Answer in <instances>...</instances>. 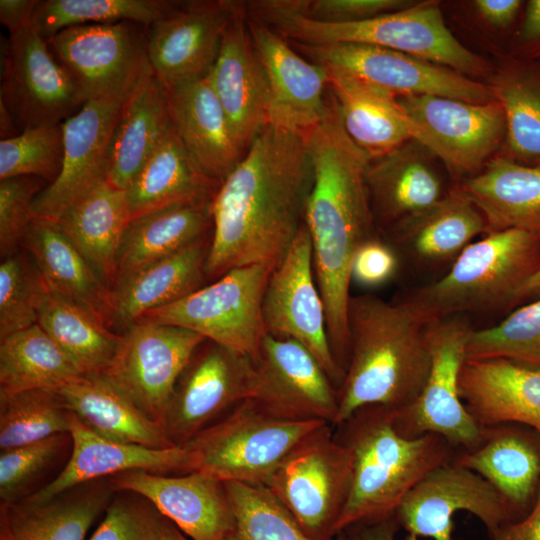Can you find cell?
Here are the masks:
<instances>
[{"mask_svg": "<svg viewBox=\"0 0 540 540\" xmlns=\"http://www.w3.org/2000/svg\"><path fill=\"white\" fill-rule=\"evenodd\" d=\"M352 462V483L335 533L395 515L404 497L425 476L452 461L455 449L437 434L400 435L393 410L364 406L334 428Z\"/></svg>", "mask_w": 540, "mask_h": 540, "instance_id": "cell-4", "label": "cell"}, {"mask_svg": "<svg viewBox=\"0 0 540 540\" xmlns=\"http://www.w3.org/2000/svg\"><path fill=\"white\" fill-rule=\"evenodd\" d=\"M171 126L166 87L151 72L123 104L111 137L107 181L126 190Z\"/></svg>", "mask_w": 540, "mask_h": 540, "instance_id": "cell-37", "label": "cell"}, {"mask_svg": "<svg viewBox=\"0 0 540 540\" xmlns=\"http://www.w3.org/2000/svg\"><path fill=\"white\" fill-rule=\"evenodd\" d=\"M115 493L109 478H102L44 502L1 503L0 540H84Z\"/></svg>", "mask_w": 540, "mask_h": 540, "instance_id": "cell-31", "label": "cell"}, {"mask_svg": "<svg viewBox=\"0 0 540 540\" xmlns=\"http://www.w3.org/2000/svg\"><path fill=\"white\" fill-rule=\"evenodd\" d=\"M63 157L62 123L25 130L0 141V180L33 176L49 185L59 176Z\"/></svg>", "mask_w": 540, "mask_h": 540, "instance_id": "cell-49", "label": "cell"}, {"mask_svg": "<svg viewBox=\"0 0 540 540\" xmlns=\"http://www.w3.org/2000/svg\"><path fill=\"white\" fill-rule=\"evenodd\" d=\"M412 136L460 183L477 174L503 145L501 104L470 103L435 95L397 97Z\"/></svg>", "mask_w": 540, "mask_h": 540, "instance_id": "cell-10", "label": "cell"}, {"mask_svg": "<svg viewBox=\"0 0 540 540\" xmlns=\"http://www.w3.org/2000/svg\"><path fill=\"white\" fill-rule=\"evenodd\" d=\"M312 184L304 133L267 124L212 201L206 278L248 265L277 267L304 223Z\"/></svg>", "mask_w": 540, "mask_h": 540, "instance_id": "cell-1", "label": "cell"}, {"mask_svg": "<svg viewBox=\"0 0 540 540\" xmlns=\"http://www.w3.org/2000/svg\"><path fill=\"white\" fill-rule=\"evenodd\" d=\"M68 432L72 447L66 464L50 482L24 500L44 502L77 485L127 471L182 475L196 469L195 457L186 446L156 449L108 440L72 412Z\"/></svg>", "mask_w": 540, "mask_h": 540, "instance_id": "cell-24", "label": "cell"}, {"mask_svg": "<svg viewBox=\"0 0 540 540\" xmlns=\"http://www.w3.org/2000/svg\"><path fill=\"white\" fill-rule=\"evenodd\" d=\"M490 539L540 540V491L533 507L524 518L503 527Z\"/></svg>", "mask_w": 540, "mask_h": 540, "instance_id": "cell-56", "label": "cell"}, {"mask_svg": "<svg viewBox=\"0 0 540 540\" xmlns=\"http://www.w3.org/2000/svg\"><path fill=\"white\" fill-rule=\"evenodd\" d=\"M540 299V267L514 292L508 308Z\"/></svg>", "mask_w": 540, "mask_h": 540, "instance_id": "cell-60", "label": "cell"}, {"mask_svg": "<svg viewBox=\"0 0 540 540\" xmlns=\"http://www.w3.org/2000/svg\"><path fill=\"white\" fill-rule=\"evenodd\" d=\"M458 187L481 212L485 234L519 229L540 235V162L496 156Z\"/></svg>", "mask_w": 540, "mask_h": 540, "instance_id": "cell-33", "label": "cell"}, {"mask_svg": "<svg viewBox=\"0 0 540 540\" xmlns=\"http://www.w3.org/2000/svg\"><path fill=\"white\" fill-rule=\"evenodd\" d=\"M253 46L268 88L267 124L304 133L329 113L328 73L301 56L269 26L248 18Z\"/></svg>", "mask_w": 540, "mask_h": 540, "instance_id": "cell-22", "label": "cell"}, {"mask_svg": "<svg viewBox=\"0 0 540 540\" xmlns=\"http://www.w3.org/2000/svg\"><path fill=\"white\" fill-rule=\"evenodd\" d=\"M70 411L53 389L0 397V449L8 450L69 431Z\"/></svg>", "mask_w": 540, "mask_h": 540, "instance_id": "cell-45", "label": "cell"}, {"mask_svg": "<svg viewBox=\"0 0 540 540\" xmlns=\"http://www.w3.org/2000/svg\"><path fill=\"white\" fill-rule=\"evenodd\" d=\"M288 10L321 23H351L414 4L406 0H281Z\"/></svg>", "mask_w": 540, "mask_h": 540, "instance_id": "cell-53", "label": "cell"}, {"mask_svg": "<svg viewBox=\"0 0 540 540\" xmlns=\"http://www.w3.org/2000/svg\"><path fill=\"white\" fill-rule=\"evenodd\" d=\"M56 391L70 412L105 439L156 449L175 447L162 427L103 374L81 376Z\"/></svg>", "mask_w": 540, "mask_h": 540, "instance_id": "cell-36", "label": "cell"}, {"mask_svg": "<svg viewBox=\"0 0 540 540\" xmlns=\"http://www.w3.org/2000/svg\"><path fill=\"white\" fill-rule=\"evenodd\" d=\"M472 330L462 315L426 326L431 367L416 400L401 409H392L394 426L400 435L416 438L437 434L455 450L471 449L479 442L482 428L467 411L458 388Z\"/></svg>", "mask_w": 540, "mask_h": 540, "instance_id": "cell-11", "label": "cell"}, {"mask_svg": "<svg viewBox=\"0 0 540 540\" xmlns=\"http://www.w3.org/2000/svg\"><path fill=\"white\" fill-rule=\"evenodd\" d=\"M436 158L414 139L372 158L366 171V184L375 223L388 229L447 193L443 190Z\"/></svg>", "mask_w": 540, "mask_h": 540, "instance_id": "cell-29", "label": "cell"}, {"mask_svg": "<svg viewBox=\"0 0 540 540\" xmlns=\"http://www.w3.org/2000/svg\"><path fill=\"white\" fill-rule=\"evenodd\" d=\"M272 270L264 265L231 269L211 284L150 310L142 318L186 328L254 362L266 334L262 306Z\"/></svg>", "mask_w": 540, "mask_h": 540, "instance_id": "cell-8", "label": "cell"}, {"mask_svg": "<svg viewBox=\"0 0 540 540\" xmlns=\"http://www.w3.org/2000/svg\"><path fill=\"white\" fill-rule=\"evenodd\" d=\"M250 19L261 22L291 43L319 45L361 43L407 53L465 76L491 77L494 69L465 47L447 28L439 4L414 3L404 9L351 23H321L294 13L281 0L245 2Z\"/></svg>", "mask_w": 540, "mask_h": 540, "instance_id": "cell-5", "label": "cell"}, {"mask_svg": "<svg viewBox=\"0 0 540 540\" xmlns=\"http://www.w3.org/2000/svg\"><path fill=\"white\" fill-rule=\"evenodd\" d=\"M177 1L166 0H44L39 1L32 22L48 40L59 31L78 25L130 21L149 26Z\"/></svg>", "mask_w": 540, "mask_h": 540, "instance_id": "cell-44", "label": "cell"}, {"mask_svg": "<svg viewBox=\"0 0 540 540\" xmlns=\"http://www.w3.org/2000/svg\"><path fill=\"white\" fill-rule=\"evenodd\" d=\"M205 341L186 328L141 318L123 332L102 374L162 427L176 384Z\"/></svg>", "mask_w": 540, "mask_h": 540, "instance_id": "cell-15", "label": "cell"}, {"mask_svg": "<svg viewBox=\"0 0 540 540\" xmlns=\"http://www.w3.org/2000/svg\"><path fill=\"white\" fill-rule=\"evenodd\" d=\"M47 285L29 254L15 252L0 265V339L38 323Z\"/></svg>", "mask_w": 540, "mask_h": 540, "instance_id": "cell-48", "label": "cell"}, {"mask_svg": "<svg viewBox=\"0 0 540 540\" xmlns=\"http://www.w3.org/2000/svg\"><path fill=\"white\" fill-rule=\"evenodd\" d=\"M82 375L38 325L0 339V397L59 389Z\"/></svg>", "mask_w": 540, "mask_h": 540, "instance_id": "cell-43", "label": "cell"}, {"mask_svg": "<svg viewBox=\"0 0 540 540\" xmlns=\"http://www.w3.org/2000/svg\"><path fill=\"white\" fill-rule=\"evenodd\" d=\"M236 5L231 0L177 1L147 26L149 65L166 88L210 73Z\"/></svg>", "mask_w": 540, "mask_h": 540, "instance_id": "cell-20", "label": "cell"}, {"mask_svg": "<svg viewBox=\"0 0 540 540\" xmlns=\"http://www.w3.org/2000/svg\"><path fill=\"white\" fill-rule=\"evenodd\" d=\"M173 127L196 164L222 183L243 158L209 74L166 88Z\"/></svg>", "mask_w": 540, "mask_h": 540, "instance_id": "cell-28", "label": "cell"}, {"mask_svg": "<svg viewBox=\"0 0 540 540\" xmlns=\"http://www.w3.org/2000/svg\"><path fill=\"white\" fill-rule=\"evenodd\" d=\"M326 70L346 132L372 158L412 139L396 96L340 70Z\"/></svg>", "mask_w": 540, "mask_h": 540, "instance_id": "cell-39", "label": "cell"}, {"mask_svg": "<svg viewBox=\"0 0 540 540\" xmlns=\"http://www.w3.org/2000/svg\"><path fill=\"white\" fill-rule=\"evenodd\" d=\"M124 102L87 101L62 123V168L57 179L36 195L32 204L34 218L58 222L107 180L111 137Z\"/></svg>", "mask_w": 540, "mask_h": 540, "instance_id": "cell-21", "label": "cell"}, {"mask_svg": "<svg viewBox=\"0 0 540 540\" xmlns=\"http://www.w3.org/2000/svg\"><path fill=\"white\" fill-rule=\"evenodd\" d=\"M400 528L396 516L393 515L350 528L353 532L348 538L349 540H396Z\"/></svg>", "mask_w": 540, "mask_h": 540, "instance_id": "cell-58", "label": "cell"}, {"mask_svg": "<svg viewBox=\"0 0 540 540\" xmlns=\"http://www.w3.org/2000/svg\"><path fill=\"white\" fill-rule=\"evenodd\" d=\"M519 41L524 45L540 43V0H531L527 3Z\"/></svg>", "mask_w": 540, "mask_h": 540, "instance_id": "cell-59", "label": "cell"}, {"mask_svg": "<svg viewBox=\"0 0 540 540\" xmlns=\"http://www.w3.org/2000/svg\"><path fill=\"white\" fill-rule=\"evenodd\" d=\"M129 221L125 190L107 180L58 221L111 290L118 251Z\"/></svg>", "mask_w": 540, "mask_h": 540, "instance_id": "cell-40", "label": "cell"}, {"mask_svg": "<svg viewBox=\"0 0 540 540\" xmlns=\"http://www.w3.org/2000/svg\"><path fill=\"white\" fill-rule=\"evenodd\" d=\"M540 267V235L509 229L470 243L438 280L401 300L426 324L467 312L508 308Z\"/></svg>", "mask_w": 540, "mask_h": 540, "instance_id": "cell-6", "label": "cell"}, {"mask_svg": "<svg viewBox=\"0 0 540 540\" xmlns=\"http://www.w3.org/2000/svg\"><path fill=\"white\" fill-rule=\"evenodd\" d=\"M225 484L234 514L233 529L226 540H317L299 526L266 487L235 481Z\"/></svg>", "mask_w": 540, "mask_h": 540, "instance_id": "cell-46", "label": "cell"}, {"mask_svg": "<svg viewBox=\"0 0 540 540\" xmlns=\"http://www.w3.org/2000/svg\"><path fill=\"white\" fill-rule=\"evenodd\" d=\"M212 230V202L175 204L132 218L121 240L113 287L143 267L212 234Z\"/></svg>", "mask_w": 540, "mask_h": 540, "instance_id": "cell-38", "label": "cell"}, {"mask_svg": "<svg viewBox=\"0 0 540 540\" xmlns=\"http://www.w3.org/2000/svg\"><path fill=\"white\" fill-rule=\"evenodd\" d=\"M309 61L352 75L400 97L435 95L470 103L494 101L489 84L425 59L361 43H291Z\"/></svg>", "mask_w": 540, "mask_h": 540, "instance_id": "cell-14", "label": "cell"}, {"mask_svg": "<svg viewBox=\"0 0 540 540\" xmlns=\"http://www.w3.org/2000/svg\"><path fill=\"white\" fill-rule=\"evenodd\" d=\"M47 287L111 324V289L58 222L34 218L22 240Z\"/></svg>", "mask_w": 540, "mask_h": 540, "instance_id": "cell-34", "label": "cell"}, {"mask_svg": "<svg viewBox=\"0 0 540 540\" xmlns=\"http://www.w3.org/2000/svg\"><path fill=\"white\" fill-rule=\"evenodd\" d=\"M109 480L115 491L147 499L191 540H226L233 529L234 514L225 481L215 476L133 470Z\"/></svg>", "mask_w": 540, "mask_h": 540, "instance_id": "cell-23", "label": "cell"}, {"mask_svg": "<svg viewBox=\"0 0 540 540\" xmlns=\"http://www.w3.org/2000/svg\"><path fill=\"white\" fill-rule=\"evenodd\" d=\"M82 375L102 374L122 340L90 310L47 289L37 323Z\"/></svg>", "mask_w": 540, "mask_h": 540, "instance_id": "cell-41", "label": "cell"}, {"mask_svg": "<svg viewBox=\"0 0 540 540\" xmlns=\"http://www.w3.org/2000/svg\"><path fill=\"white\" fill-rule=\"evenodd\" d=\"M347 321L349 359L334 428L364 406H408L421 393L431 367L427 325L403 301L351 296Z\"/></svg>", "mask_w": 540, "mask_h": 540, "instance_id": "cell-3", "label": "cell"}, {"mask_svg": "<svg viewBox=\"0 0 540 540\" xmlns=\"http://www.w3.org/2000/svg\"><path fill=\"white\" fill-rule=\"evenodd\" d=\"M522 3L519 0H475L472 6L487 25L503 29L514 23Z\"/></svg>", "mask_w": 540, "mask_h": 540, "instance_id": "cell-55", "label": "cell"}, {"mask_svg": "<svg viewBox=\"0 0 540 540\" xmlns=\"http://www.w3.org/2000/svg\"><path fill=\"white\" fill-rule=\"evenodd\" d=\"M253 367L249 399L262 410L285 420H317L333 426L338 390L302 344L265 334Z\"/></svg>", "mask_w": 540, "mask_h": 540, "instance_id": "cell-19", "label": "cell"}, {"mask_svg": "<svg viewBox=\"0 0 540 540\" xmlns=\"http://www.w3.org/2000/svg\"><path fill=\"white\" fill-rule=\"evenodd\" d=\"M313 184L304 223L310 235L316 282L334 357L349 359L348 304L352 263L359 247L375 237L366 171L372 157L332 113L305 133Z\"/></svg>", "mask_w": 540, "mask_h": 540, "instance_id": "cell-2", "label": "cell"}, {"mask_svg": "<svg viewBox=\"0 0 540 540\" xmlns=\"http://www.w3.org/2000/svg\"><path fill=\"white\" fill-rule=\"evenodd\" d=\"M468 512L484 525L490 538L510 523L512 514L498 491L474 471L452 461L425 476L404 497L395 516L408 533L420 537L453 540V516Z\"/></svg>", "mask_w": 540, "mask_h": 540, "instance_id": "cell-18", "label": "cell"}, {"mask_svg": "<svg viewBox=\"0 0 540 540\" xmlns=\"http://www.w3.org/2000/svg\"><path fill=\"white\" fill-rule=\"evenodd\" d=\"M220 185L196 164L172 124L125 190L130 220L175 204L212 202Z\"/></svg>", "mask_w": 540, "mask_h": 540, "instance_id": "cell-35", "label": "cell"}, {"mask_svg": "<svg viewBox=\"0 0 540 540\" xmlns=\"http://www.w3.org/2000/svg\"><path fill=\"white\" fill-rule=\"evenodd\" d=\"M72 446L69 432L59 433L0 454L1 503H16L30 496L29 489Z\"/></svg>", "mask_w": 540, "mask_h": 540, "instance_id": "cell-50", "label": "cell"}, {"mask_svg": "<svg viewBox=\"0 0 540 540\" xmlns=\"http://www.w3.org/2000/svg\"><path fill=\"white\" fill-rule=\"evenodd\" d=\"M38 0H1L0 22L14 33L32 22Z\"/></svg>", "mask_w": 540, "mask_h": 540, "instance_id": "cell-57", "label": "cell"}, {"mask_svg": "<svg viewBox=\"0 0 540 540\" xmlns=\"http://www.w3.org/2000/svg\"><path fill=\"white\" fill-rule=\"evenodd\" d=\"M116 492L88 540H159L165 517L144 497Z\"/></svg>", "mask_w": 540, "mask_h": 540, "instance_id": "cell-51", "label": "cell"}, {"mask_svg": "<svg viewBox=\"0 0 540 540\" xmlns=\"http://www.w3.org/2000/svg\"><path fill=\"white\" fill-rule=\"evenodd\" d=\"M327 424L277 418L246 399L183 446L195 457V472L265 487L281 464Z\"/></svg>", "mask_w": 540, "mask_h": 540, "instance_id": "cell-7", "label": "cell"}, {"mask_svg": "<svg viewBox=\"0 0 540 540\" xmlns=\"http://www.w3.org/2000/svg\"><path fill=\"white\" fill-rule=\"evenodd\" d=\"M458 388L480 427L519 423L540 432V368L499 358L465 360Z\"/></svg>", "mask_w": 540, "mask_h": 540, "instance_id": "cell-27", "label": "cell"}, {"mask_svg": "<svg viewBox=\"0 0 540 540\" xmlns=\"http://www.w3.org/2000/svg\"><path fill=\"white\" fill-rule=\"evenodd\" d=\"M387 230L392 242L414 263L431 268L451 266L477 235L486 233V224L478 208L456 186Z\"/></svg>", "mask_w": 540, "mask_h": 540, "instance_id": "cell-30", "label": "cell"}, {"mask_svg": "<svg viewBox=\"0 0 540 540\" xmlns=\"http://www.w3.org/2000/svg\"><path fill=\"white\" fill-rule=\"evenodd\" d=\"M262 312L265 333L302 344L339 389L345 371L336 361L330 344L325 307L314 273L311 239L305 223L281 263L271 271Z\"/></svg>", "mask_w": 540, "mask_h": 540, "instance_id": "cell-16", "label": "cell"}, {"mask_svg": "<svg viewBox=\"0 0 540 540\" xmlns=\"http://www.w3.org/2000/svg\"><path fill=\"white\" fill-rule=\"evenodd\" d=\"M146 28L130 21L78 25L59 31L47 42L87 101L124 102L152 72Z\"/></svg>", "mask_w": 540, "mask_h": 540, "instance_id": "cell-13", "label": "cell"}, {"mask_svg": "<svg viewBox=\"0 0 540 540\" xmlns=\"http://www.w3.org/2000/svg\"><path fill=\"white\" fill-rule=\"evenodd\" d=\"M253 361L205 341L180 376L162 428L175 446H183L249 399Z\"/></svg>", "mask_w": 540, "mask_h": 540, "instance_id": "cell-17", "label": "cell"}, {"mask_svg": "<svg viewBox=\"0 0 540 540\" xmlns=\"http://www.w3.org/2000/svg\"><path fill=\"white\" fill-rule=\"evenodd\" d=\"M489 86L505 116V156L540 162V63L505 60L493 71Z\"/></svg>", "mask_w": 540, "mask_h": 540, "instance_id": "cell-42", "label": "cell"}, {"mask_svg": "<svg viewBox=\"0 0 540 540\" xmlns=\"http://www.w3.org/2000/svg\"><path fill=\"white\" fill-rule=\"evenodd\" d=\"M209 79L237 143L246 152L267 125L268 88L243 2L237 1Z\"/></svg>", "mask_w": 540, "mask_h": 540, "instance_id": "cell-25", "label": "cell"}, {"mask_svg": "<svg viewBox=\"0 0 540 540\" xmlns=\"http://www.w3.org/2000/svg\"><path fill=\"white\" fill-rule=\"evenodd\" d=\"M481 428L479 442L455 450L452 462L487 480L506 502L513 522L519 521L540 491V432L519 423Z\"/></svg>", "mask_w": 540, "mask_h": 540, "instance_id": "cell-26", "label": "cell"}, {"mask_svg": "<svg viewBox=\"0 0 540 540\" xmlns=\"http://www.w3.org/2000/svg\"><path fill=\"white\" fill-rule=\"evenodd\" d=\"M496 358L540 368V299L520 305L495 326L472 330L466 360Z\"/></svg>", "mask_w": 540, "mask_h": 540, "instance_id": "cell-47", "label": "cell"}, {"mask_svg": "<svg viewBox=\"0 0 540 540\" xmlns=\"http://www.w3.org/2000/svg\"><path fill=\"white\" fill-rule=\"evenodd\" d=\"M159 540H187L185 535L165 517Z\"/></svg>", "mask_w": 540, "mask_h": 540, "instance_id": "cell-61", "label": "cell"}, {"mask_svg": "<svg viewBox=\"0 0 540 540\" xmlns=\"http://www.w3.org/2000/svg\"><path fill=\"white\" fill-rule=\"evenodd\" d=\"M44 180L19 176L0 180V253L3 258L17 252L34 219L32 204L44 188Z\"/></svg>", "mask_w": 540, "mask_h": 540, "instance_id": "cell-52", "label": "cell"}, {"mask_svg": "<svg viewBox=\"0 0 540 540\" xmlns=\"http://www.w3.org/2000/svg\"><path fill=\"white\" fill-rule=\"evenodd\" d=\"M351 483V456L327 424L281 464L265 487L309 536L330 540Z\"/></svg>", "mask_w": 540, "mask_h": 540, "instance_id": "cell-9", "label": "cell"}, {"mask_svg": "<svg viewBox=\"0 0 540 540\" xmlns=\"http://www.w3.org/2000/svg\"><path fill=\"white\" fill-rule=\"evenodd\" d=\"M397 264V256L391 246L373 237L357 250L351 276L364 286H378L394 275Z\"/></svg>", "mask_w": 540, "mask_h": 540, "instance_id": "cell-54", "label": "cell"}, {"mask_svg": "<svg viewBox=\"0 0 540 540\" xmlns=\"http://www.w3.org/2000/svg\"><path fill=\"white\" fill-rule=\"evenodd\" d=\"M2 47L0 104L19 133L63 123L87 102L33 22L10 33Z\"/></svg>", "mask_w": 540, "mask_h": 540, "instance_id": "cell-12", "label": "cell"}, {"mask_svg": "<svg viewBox=\"0 0 540 540\" xmlns=\"http://www.w3.org/2000/svg\"><path fill=\"white\" fill-rule=\"evenodd\" d=\"M212 234L157 260L111 290V323L126 330L148 311L167 306L202 287Z\"/></svg>", "mask_w": 540, "mask_h": 540, "instance_id": "cell-32", "label": "cell"}]
</instances>
